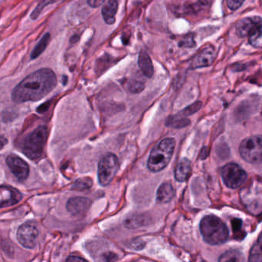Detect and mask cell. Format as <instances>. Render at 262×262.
<instances>
[{
  "instance_id": "1",
  "label": "cell",
  "mask_w": 262,
  "mask_h": 262,
  "mask_svg": "<svg viewBox=\"0 0 262 262\" xmlns=\"http://www.w3.org/2000/svg\"><path fill=\"white\" fill-rule=\"evenodd\" d=\"M56 84V75L52 69H38L15 86L12 91V99L16 103L38 101L50 93Z\"/></svg>"
},
{
  "instance_id": "2",
  "label": "cell",
  "mask_w": 262,
  "mask_h": 262,
  "mask_svg": "<svg viewBox=\"0 0 262 262\" xmlns=\"http://www.w3.org/2000/svg\"><path fill=\"white\" fill-rule=\"evenodd\" d=\"M200 232L204 241L212 246L226 243L229 235L225 223L215 215H206L201 220Z\"/></svg>"
},
{
  "instance_id": "3",
  "label": "cell",
  "mask_w": 262,
  "mask_h": 262,
  "mask_svg": "<svg viewBox=\"0 0 262 262\" xmlns=\"http://www.w3.org/2000/svg\"><path fill=\"white\" fill-rule=\"evenodd\" d=\"M48 135L49 133L46 126H38L21 140L19 144L21 152L30 159H38L44 152Z\"/></svg>"
},
{
  "instance_id": "4",
  "label": "cell",
  "mask_w": 262,
  "mask_h": 262,
  "mask_svg": "<svg viewBox=\"0 0 262 262\" xmlns=\"http://www.w3.org/2000/svg\"><path fill=\"white\" fill-rule=\"evenodd\" d=\"M174 138L162 140L151 152L147 162V167L151 172H158L163 170L170 163L175 149Z\"/></svg>"
},
{
  "instance_id": "5",
  "label": "cell",
  "mask_w": 262,
  "mask_h": 262,
  "mask_svg": "<svg viewBox=\"0 0 262 262\" xmlns=\"http://www.w3.org/2000/svg\"><path fill=\"white\" fill-rule=\"evenodd\" d=\"M237 34L240 37H247L249 43L255 48H262V18L247 17L238 22Z\"/></svg>"
},
{
  "instance_id": "6",
  "label": "cell",
  "mask_w": 262,
  "mask_h": 262,
  "mask_svg": "<svg viewBox=\"0 0 262 262\" xmlns=\"http://www.w3.org/2000/svg\"><path fill=\"white\" fill-rule=\"evenodd\" d=\"M119 169L118 157L113 153H107L101 157L98 164V178L100 185L107 186L111 184Z\"/></svg>"
},
{
  "instance_id": "7",
  "label": "cell",
  "mask_w": 262,
  "mask_h": 262,
  "mask_svg": "<svg viewBox=\"0 0 262 262\" xmlns=\"http://www.w3.org/2000/svg\"><path fill=\"white\" fill-rule=\"evenodd\" d=\"M239 152L243 159L252 164L262 163V135L248 137L242 142Z\"/></svg>"
},
{
  "instance_id": "8",
  "label": "cell",
  "mask_w": 262,
  "mask_h": 262,
  "mask_svg": "<svg viewBox=\"0 0 262 262\" xmlns=\"http://www.w3.org/2000/svg\"><path fill=\"white\" fill-rule=\"evenodd\" d=\"M221 175L225 184L230 189H238L247 180V173L235 163H229L223 167Z\"/></svg>"
},
{
  "instance_id": "9",
  "label": "cell",
  "mask_w": 262,
  "mask_h": 262,
  "mask_svg": "<svg viewBox=\"0 0 262 262\" xmlns=\"http://www.w3.org/2000/svg\"><path fill=\"white\" fill-rule=\"evenodd\" d=\"M38 236V229L35 225L31 223L21 225L17 232V240L18 243L21 246L28 249L35 248Z\"/></svg>"
},
{
  "instance_id": "10",
  "label": "cell",
  "mask_w": 262,
  "mask_h": 262,
  "mask_svg": "<svg viewBox=\"0 0 262 262\" xmlns=\"http://www.w3.org/2000/svg\"><path fill=\"white\" fill-rule=\"evenodd\" d=\"M6 163L11 172L19 181H25L29 176V166L24 160L17 155H9L6 158Z\"/></svg>"
},
{
  "instance_id": "11",
  "label": "cell",
  "mask_w": 262,
  "mask_h": 262,
  "mask_svg": "<svg viewBox=\"0 0 262 262\" xmlns=\"http://www.w3.org/2000/svg\"><path fill=\"white\" fill-rule=\"evenodd\" d=\"M216 56L215 48L211 45L203 47L192 58V67L193 69L207 67L211 66Z\"/></svg>"
},
{
  "instance_id": "12",
  "label": "cell",
  "mask_w": 262,
  "mask_h": 262,
  "mask_svg": "<svg viewBox=\"0 0 262 262\" xmlns=\"http://www.w3.org/2000/svg\"><path fill=\"white\" fill-rule=\"evenodd\" d=\"M23 198L19 191L10 186H0V209L18 204Z\"/></svg>"
},
{
  "instance_id": "13",
  "label": "cell",
  "mask_w": 262,
  "mask_h": 262,
  "mask_svg": "<svg viewBox=\"0 0 262 262\" xmlns=\"http://www.w3.org/2000/svg\"><path fill=\"white\" fill-rule=\"evenodd\" d=\"M92 201L84 197H75L67 203V210L74 215L85 213L90 209Z\"/></svg>"
},
{
  "instance_id": "14",
  "label": "cell",
  "mask_w": 262,
  "mask_h": 262,
  "mask_svg": "<svg viewBox=\"0 0 262 262\" xmlns=\"http://www.w3.org/2000/svg\"><path fill=\"white\" fill-rule=\"evenodd\" d=\"M192 172L191 163L187 158H183L176 167L175 178L177 181L183 183L189 178Z\"/></svg>"
},
{
  "instance_id": "15",
  "label": "cell",
  "mask_w": 262,
  "mask_h": 262,
  "mask_svg": "<svg viewBox=\"0 0 262 262\" xmlns=\"http://www.w3.org/2000/svg\"><path fill=\"white\" fill-rule=\"evenodd\" d=\"M138 64L145 76L151 78L154 75V66L150 57L145 50H141L139 54Z\"/></svg>"
},
{
  "instance_id": "16",
  "label": "cell",
  "mask_w": 262,
  "mask_h": 262,
  "mask_svg": "<svg viewBox=\"0 0 262 262\" xmlns=\"http://www.w3.org/2000/svg\"><path fill=\"white\" fill-rule=\"evenodd\" d=\"M118 9V3L117 0H108L103 6L102 15L107 24L112 25L115 23V16Z\"/></svg>"
},
{
  "instance_id": "17",
  "label": "cell",
  "mask_w": 262,
  "mask_h": 262,
  "mask_svg": "<svg viewBox=\"0 0 262 262\" xmlns=\"http://www.w3.org/2000/svg\"><path fill=\"white\" fill-rule=\"evenodd\" d=\"M174 196H175V191L170 183H163L157 190V199L159 203H169Z\"/></svg>"
},
{
  "instance_id": "18",
  "label": "cell",
  "mask_w": 262,
  "mask_h": 262,
  "mask_svg": "<svg viewBox=\"0 0 262 262\" xmlns=\"http://www.w3.org/2000/svg\"><path fill=\"white\" fill-rule=\"evenodd\" d=\"M49 40H50V34L46 33L41 38V40L38 42V44L35 46V47L34 48L33 51H32V54H31V58L32 59L38 58L44 52L45 49H46L48 44H49Z\"/></svg>"
},
{
  "instance_id": "19",
  "label": "cell",
  "mask_w": 262,
  "mask_h": 262,
  "mask_svg": "<svg viewBox=\"0 0 262 262\" xmlns=\"http://www.w3.org/2000/svg\"><path fill=\"white\" fill-rule=\"evenodd\" d=\"M250 261H262V232L256 244L252 247L249 257Z\"/></svg>"
},
{
  "instance_id": "20",
  "label": "cell",
  "mask_w": 262,
  "mask_h": 262,
  "mask_svg": "<svg viewBox=\"0 0 262 262\" xmlns=\"http://www.w3.org/2000/svg\"><path fill=\"white\" fill-rule=\"evenodd\" d=\"M146 220V218L143 215H132L130 218L125 220L124 225L128 229H137V228L143 226L145 224Z\"/></svg>"
},
{
  "instance_id": "21",
  "label": "cell",
  "mask_w": 262,
  "mask_h": 262,
  "mask_svg": "<svg viewBox=\"0 0 262 262\" xmlns=\"http://www.w3.org/2000/svg\"><path fill=\"white\" fill-rule=\"evenodd\" d=\"M92 185H93L92 180L90 178L84 177V178H81L75 181L72 185V189L73 190L81 192V191L89 190L92 188Z\"/></svg>"
},
{
  "instance_id": "22",
  "label": "cell",
  "mask_w": 262,
  "mask_h": 262,
  "mask_svg": "<svg viewBox=\"0 0 262 262\" xmlns=\"http://www.w3.org/2000/svg\"><path fill=\"white\" fill-rule=\"evenodd\" d=\"M190 123L187 118L180 117V115L177 116H172L168 118L166 122V126L172 128H183L187 126Z\"/></svg>"
},
{
  "instance_id": "23",
  "label": "cell",
  "mask_w": 262,
  "mask_h": 262,
  "mask_svg": "<svg viewBox=\"0 0 262 262\" xmlns=\"http://www.w3.org/2000/svg\"><path fill=\"white\" fill-rule=\"evenodd\" d=\"M220 261H244L243 254L238 251H229L222 255Z\"/></svg>"
},
{
  "instance_id": "24",
  "label": "cell",
  "mask_w": 262,
  "mask_h": 262,
  "mask_svg": "<svg viewBox=\"0 0 262 262\" xmlns=\"http://www.w3.org/2000/svg\"><path fill=\"white\" fill-rule=\"evenodd\" d=\"M144 83L139 80L131 79L127 83V89L131 93H140L144 89Z\"/></svg>"
},
{
  "instance_id": "25",
  "label": "cell",
  "mask_w": 262,
  "mask_h": 262,
  "mask_svg": "<svg viewBox=\"0 0 262 262\" xmlns=\"http://www.w3.org/2000/svg\"><path fill=\"white\" fill-rule=\"evenodd\" d=\"M201 106V102H196V103H194V104L188 106V107L186 108L184 110L182 111V115L187 116V115H192V114L195 113V112H196L197 111L200 110Z\"/></svg>"
},
{
  "instance_id": "26",
  "label": "cell",
  "mask_w": 262,
  "mask_h": 262,
  "mask_svg": "<svg viewBox=\"0 0 262 262\" xmlns=\"http://www.w3.org/2000/svg\"><path fill=\"white\" fill-rule=\"evenodd\" d=\"M53 1L54 0H43V1L41 2L38 6H37L36 9L32 12V15H31V18H32V19H36V18H38V15L41 13L42 9H44L46 6H47L48 5L52 3Z\"/></svg>"
},
{
  "instance_id": "27",
  "label": "cell",
  "mask_w": 262,
  "mask_h": 262,
  "mask_svg": "<svg viewBox=\"0 0 262 262\" xmlns=\"http://www.w3.org/2000/svg\"><path fill=\"white\" fill-rule=\"evenodd\" d=\"M246 0H227V5L229 9L232 10H236Z\"/></svg>"
},
{
  "instance_id": "28",
  "label": "cell",
  "mask_w": 262,
  "mask_h": 262,
  "mask_svg": "<svg viewBox=\"0 0 262 262\" xmlns=\"http://www.w3.org/2000/svg\"><path fill=\"white\" fill-rule=\"evenodd\" d=\"M103 258H104V261H114L118 259V257L113 252H108V253L104 254L103 255Z\"/></svg>"
},
{
  "instance_id": "29",
  "label": "cell",
  "mask_w": 262,
  "mask_h": 262,
  "mask_svg": "<svg viewBox=\"0 0 262 262\" xmlns=\"http://www.w3.org/2000/svg\"><path fill=\"white\" fill-rule=\"evenodd\" d=\"M104 0H88L89 6L93 8H98L104 3Z\"/></svg>"
},
{
  "instance_id": "30",
  "label": "cell",
  "mask_w": 262,
  "mask_h": 262,
  "mask_svg": "<svg viewBox=\"0 0 262 262\" xmlns=\"http://www.w3.org/2000/svg\"><path fill=\"white\" fill-rule=\"evenodd\" d=\"M67 261H86V260L84 258H81V257H76V256H70L67 259Z\"/></svg>"
}]
</instances>
